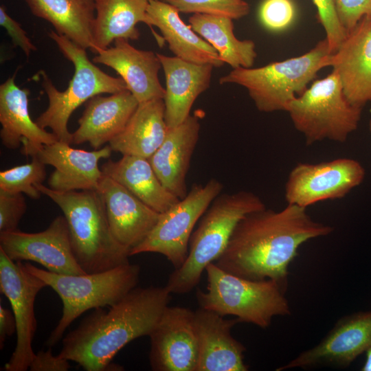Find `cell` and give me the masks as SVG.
<instances>
[{
    "label": "cell",
    "instance_id": "cell-40",
    "mask_svg": "<svg viewBox=\"0 0 371 371\" xmlns=\"http://www.w3.org/2000/svg\"><path fill=\"white\" fill-rule=\"evenodd\" d=\"M361 370L371 371V346L366 352V360Z\"/></svg>",
    "mask_w": 371,
    "mask_h": 371
},
{
    "label": "cell",
    "instance_id": "cell-8",
    "mask_svg": "<svg viewBox=\"0 0 371 371\" xmlns=\"http://www.w3.org/2000/svg\"><path fill=\"white\" fill-rule=\"evenodd\" d=\"M205 271L207 290L196 292L200 308L223 317L234 315L240 322L264 329L274 317L291 314L286 291L272 280L245 279L221 269L214 262L209 264Z\"/></svg>",
    "mask_w": 371,
    "mask_h": 371
},
{
    "label": "cell",
    "instance_id": "cell-41",
    "mask_svg": "<svg viewBox=\"0 0 371 371\" xmlns=\"http://www.w3.org/2000/svg\"><path fill=\"white\" fill-rule=\"evenodd\" d=\"M368 127H369V131H370V132L371 133V119L369 121Z\"/></svg>",
    "mask_w": 371,
    "mask_h": 371
},
{
    "label": "cell",
    "instance_id": "cell-13",
    "mask_svg": "<svg viewBox=\"0 0 371 371\" xmlns=\"http://www.w3.org/2000/svg\"><path fill=\"white\" fill-rule=\"evenodd\" d=\"M0 249L13 261L30 260L65 275L86 273L76 261L65 216H56L43 231L0 232Z\"/></svg>",
    "mask_w": 371,
    "mask_h": 371
},
{
    "label": "cell",
    "instance_id": "cell-24",
    "mask_svg": "<svg viewBox=\"0 0 371 371\" xmlns=\"http://www.w3.org/2000/svg\"><path fill=\"white\" fill-rule=\"evenodd\" d=\"M138 104L128 90L91 98L72 133L71 144L88 142L95 149L102 148L124 129Z\"/></svg>",
    "mask_w": 371,
    "mask_h": 371
},
{
    "label": "cell",
    "instance_id": "cell-1",
    "mask_svg": "<svg viewBox=\"0 0 371 371\" xmlns=\"http://www.w3.org/2000/svg\"><path fill=\"white\" fill-rule=\"evenodd\" d=\"M333 231L331 226L312 218L305 207L291 204L279 211L265 207L240 220L214 263L245 279L272 280L286 291L288 267L300 247Z\"/></svg>",
    "mask_w": 371,
    "mask_h": 371
},
{
    "label": "cell",
    "instance_id": "cell-19",
    "mask_svg": "<svg viewBox=\"0 0 371 371\" xmlns=\"http://www.w3.org/2000/svg\"><path fill=\"white\" fill-rule=\"evenodd\" d=\"M330 67L337 72L350 103L363 108L371 102V15L363 17L347 33L332 54Z\"/></svg>",
    "mask_w": 371,
    "mask_h": 371
},
{
    "label": "cell",
    "instance_id": "cell-32",
    "mask_svg": "<svg viewBox=\"0 0 371 371\" xmlns=\"http://www.w3.org/2000/svg\"><path fill=\"white\" fill-rule=\"evenodd\" d=\"M174 7L179 12L201 13L240 19L247 16L250 7L244 0H161Z\"/></svg>",
    "mask_w": 371,
    "mask_h": 371
},
{
    "label": "cell",
    "instance_id": "cell-14",
    "mask_svg": "<svg viewBox=\"0 0 371 371\" xmlns=\"http://www.w3.org/2000/svg\"><path fill=\"white\" fill-rule=\"evenodd\" d=\"M371 346V311L343 316L315 346L301 352L276 371L319 366L348 367Z\"/></svg>",
    "mask_w": 371,
    "mask_h": 371
},
{
    "label": "cell",
    "instance_id": "cell-9",
    "mask_svg": "<svg viewBox=\"0 0 371 371\" xmlns=\"http://www.w3.org/2000/svg\"><path fill=\"white\" fill-rule=\"evenodd\" d=\"M362 109L348 100L339 76L333 69L293 100L286 112L306 145H311L324 139L345 142L357 128Z\"/></svg>",
    "mask_w": 371,
    "mask_h": 371
},
{
    "label": "cell",
    "instance_id": "cell-18",
    "mask_svg": "<svg viewBox=\"0 0 371 371\" xmlns=\"http://www.w3.org/2000/svg\"><path fill=\"white\" fill-rule=\"evenodd\" d=\"M239 320L202 308L194 312V328L198 345L196 371H247L245 346L232 335Z\"/></svg>",
    "mask_w": 371,
    "mask_h": 371
},
{
    "label": "cell",
    "instance_id": "cell-20",
    "mask_svg": "<svg viewBox=\"0 0 371 371\" xmlns=\"http://www.w3.org/2000/svg\"><path fill=\"white\" fill-rule=\"evenodd\" d=\"M15 76L16 73L0 85V137L7 148L16 149L22 145L21 153L32 157L44 146L58 139L32 120L28 107L30 91L19 88Z\"/></svg>",
    "mask_w": 371,
    "mask_h": 371
},
{
    "label": "cell",
    "instance_id": "cell-7",
    "mask_svg": "<svg viewBox=\"0 0 371 371\" xmlns=\"http://www.w3.org/2000/svg\"><path fill=\"white\" fill-rule=\"evenodd\" d=\"M49 36L55 42L63 56L72 63L74 75L67 88L60 91L47 74L41 70V85L49 101L47 109L36 120L43 128H49L58 141L71 144L72 133L68 130V122L73 112L91 98L102 93H115L128 90L121 78L113 77L97 67L87 56L86 49L70 39L51 30Z\"/></svg>",
    "mask_w": 371,
    "mask_h": 371
},
{
    "label": "cell",
    "instance_id": "cell-29",
    "mask_svg": "<svg viewBox=\"0 0 371 371\" xmlns=\"http://www.w3.org/2000/svg\"><path fill=\"white\" fill-rule=\"evenodd\" d=\"M33 15L48 21L54 31L85 48L92 46L94 0H25Z\"/></svg>",
    "mask_w": 371,
    "mask_h": 371
},
{
    "label": "cell",
    "instance_id": "cell-38",
    "mask_svg": "<svg viewBox=\"0 0 371 371\" xmlns=\"http://www.w3.org/2000/svg\"><path fill=\"white\" fill-rule=\"evenodd\" d=\"M69 361L58 355H54L51 348L41 350L36 354L30 365L31 371H67L70 368Z\"/></svg>",
    "mask_w": 371,
    "mask_h": 371
},
{
    "label": "cell",
    "instance_id": "cell-30",
    "mask_svg": "<svg viewBox=\"0 0 371 371\" xmlns=\"http://www.w3.org/2000/svg\"><path fill=\"white\" fill-rule=\"evenodd\" d=\"M190 25L217 52L220 58L232 69L250 68L257 56L251 40H239L234 33L233 19L207 14L194 13Z\"/></svg>",
    "mask_w": 371,
    "mask_h": 371
},
{
    "label": "cell",
    "instance_id": "cell-12",
    "mask_svg": "<svg viewBox=\"0 0 371 371\" xmlns=\"http://www.w3.org/2000/svg\"><path fill=\"white\" fill-rule=\"evenodd\" d=\"M366 172L350 158L320 163H300L291 170L285 183L287 204L307 208L317 203L339 199L360 185Z\"/></svg>",
    "mask_w": 371,
    "mask_h": 371
},
{
    "label": "cell",
    "instance_id": "cell-17",
    "mask_svg": "<svg viewBox=\"0 0 371 371\" xmlns=\"http://www.w3.org/2000/svg\"><path fill=\"white\" fill-rule=\"evenodd\" d=\"M97 190L102 198L113 236L131 251L147 237L160 213L104 174Z\"/></svg>",
    "mask_w": 371,
    "mask_h": 371
},
{
    "label": "cell",
    "instance_id": "cell-6",
    "mask_svg": "<svg viewBox=\"0 0 371 371\" xmlns=\"http://www.w3.org/2000/svg\"><path fill=\"white\" fill-rule=\"evenodd\" d=\"M332 52L325 38L306 53L258 68L233 69L219 83L245 87L261 112L286 111L290 102L301 95L322 69L330 67Z\"/></svg>",
    "mask_w": 371,
    "mask_h": 371
},
{
    "label": "cell",
    "instance_id": "cell-4",
    "mask_svg": "<svg viewBox=\"0 0 371 371\" xmlns=\"http://www.w3.org/2000/svg\"><path fill=\"white\" fill-rule=\"evenodd\" d=\"M265 207L262 199L249 191L217 196L191 235L185 262L170 273L166 284L168 290L176 294L192 291L207 266L214 262L225 250L240 220L250 212Z\"/></svg>",
    "mask_w": 371,
    "mask_h": 371
},
{
    "label": "cell",
    "instance_id": "cell-36",
    "mask_svg": "<svg viewBox=\"0 0 371 371\" xmlns=\"http://www.w3.org/2000/svg\"><path fill=\"white\" fill-rule=\"evenodd\" d=\"M339 20L348 33L365 16L371 15V0H335Z\"/></svg>",
    "mask_w": 371,
    "mask_h": 371
},
{
    "label": "cell",
    "instance_id": "cell-16",
    "mask_svg": "<svg viewBox=\"0 0 371 371\" xmlns=\"http://www.w3.org/2000/svg\"><path fill=\"white\" fill-rule=\"evenodd\" d=\"M112 151L109 145L87 151L58 140L44 146L36 156L44 164L55 168L48 179L51 189L60 192L97 190L104 175L98 163L109 158Z\"/></svg>",
    "mask_w": 371,
    "mask_h": 371
},
{
    "label": "cell",
    "instance_id": "cell-37",
    "mask_svg": "<svg viewBox=\"0 0 371 371\" xmlns=\"http://www.w3.org/2000/svg\"><path fill=\"white\" fill-rule=\"evenodd\" d=\"M0 25L6 30L13 46L21 48L27 58L32 52L36 50L26 32L8 14L4 5L0 6Z\"/></svg>",
    "mask_w": 371,
    "mask_h": 371
},
{
    "label": "cell",
    "instance_id": "cell-3",
    "mask_svg": "<svg viewBox=\"0 0 371 371\" xmlns=\"http://www.w3.org/2000/svg\"><path fill=\"white\" fill-rule=\"evenodd\" d=\"M36 188L63 212L75 258L86 273L104 271L129 262L131 250L113 236L98 190L60 192L43 183Z\"/></svg>",
    "mask_w": 371,
    "mask_h": 371
},
{
    "label": "cell",
    "instance_id": "cell-26",
    "mask_svg": "<svg viewBox=\"0 0 371 371\" xmlns=\"http://www.w3.org/2000/svg\"><path fill=\"white\" fill-rule=\"evenodd\" d=\"M150 0H94L95 15L92 30V46L97 54L117 39L137 40L136 25L142 22L150 27L147 13Z\"/></svg>",
    "mask_w": 371,
    "mask_h": 371
},
{
    "label": "cell",
    "instance_id": "cell-2",
    "mask_svg": "<svg viewBox=\"0 0 371 371\" xmlns=\"http://www.w3.org/2000/svg\"><path fill=\"white\" fill-rule=\"evenodd\" d=\"M166 286L135 287L107 310L95 308L62 341L58 355L86 371L119 370L117 353L137 338L149 336L170 301Z\"/></svg>",
    "mask_w": 371,
    "mask_h": 371
},
{
    "label": "cell",
    "instance_id": "cell-25",
    "mask_svg": "<svg viewBox=\"0 0 371 371\" xmlns=\"http://www.w3.org/2000/svg\"><path fill=\"white\" fill-rule=\"evenodd\" d=\"M147 13L151 26L159 28L175 56L214 67L225 64L216 50L182 21L179 10L173 5L161 0H150Z\"/></svg>",
    "mask_w": 371,
    "mask_h": 371
},
{
    "label": "cell",
    "instance_id": "cell-28",
    "mask_svg": "<svg viewBox=\"0 0 371 371\" xmlns=\"http://www.w3.org/2000/svg\"><path fill=\"white\" fill-rule=\"evenodd\" d=\"M101 170L160 214L179 201L162 185L148 159L122 155L117 161L109 159Z\"/></svg>",
    "mask_w": 371,
    "mask_h": 371
},
{
    "label": "cell",
    "instance_id": "cell-39",
    "mask_svg": "<svg viewBox=\"0 0 371 371\" xmlns=\"http://www.w3.org/2000/svg\"><path fill=\"white\" fill-rule=\"evenodd\" d=\"M16 332V321L12 311L0 305V348L4 347L7 337Z\"/></svg>",
    "mask_w": 371,
    "mask_h": 371
},
{
    "label": "cell",
    "instance_id": "cell-35",
    "mask_svg": "<svg viewBox=\"0 0 371 371\" xmlns=\"http://www.w3.org/2000/svg\"><path fill=\"white\" fill-rule=\"evenodd\" d=\"M26 208L23 194L9 193L0 190V232L18 229Z\"/></svg>",
    "mask_w": 371,
    "mask_h": 371
},
{
    "label": "cell",
    "instance_id": "cell-27",
    "mask_svg": "<svg viewBox=\"0 0 371 371\" xmlns=\"http://www.w3.org/2000/svg\"><path fill=\"white\" fill-rule=\"evenodd\" d=\"M168 129L164 99L139 103L124 129L109 145L122 155L148 159L162 144Z\"/></svg>",
    "mask_w": 371,
    "mask_h": 371
},
{
    "label": "cell",
    "instance_id": "cell-31",
    "mask_svg": "<svg viewBox=\"0 0 371 371\" xmlns=\"http://www.w3.org/2000/svg\"><path fill=\"white\" fill-rule=\"evenodd\" d=\"M45 177V164L37 156H34L30 163L1 171L0 190L9 193L25 194L37 199L41 192L36 186L43 183Z\"/></svg>",
    "mask_w": 371,
    "mask_h": 371
},
{
    "label": "cell",
    "instance_id": "cell-11",
    "mask_svg": "<svg viewBox=\"0 0 371 371\" xmlns=\"http://www.w3.org/2000/svg\"><path fill=\"white\" fill-rule=\"evenodd\" d=\"M45 286L41 279L25 269L21 261L12 260L0 249V291L10 303L16 325V344L3 370H29L35 355L32 344L37 328L34 302Z\"/></svg>",
    "mask_w": 371,
    "mask_h": 371
},
{
    "label": "cell",
    "instance_id": "cell-23",
    "mask_svg": "<svg viewBox=\"0 0 371 371\" xmlns=\"http://www.w3.org/2000/svg\"><path fill=\"white\" fill-rule=\"evenodd\" d=\"M157 54L166 78L165 120L171 128L189 117L196 99L209 88L214 67Z\"/></svg>",
    "mask_w": 371,
    "mask_h": 371
},
{
    "label": "cell",
    "instance_id": "cell-22",
    "mask_svg": "<svg viewBox=\"0 0 371 371\" xmlns=\"http://www.w3.org/2000/svg\"><path fill=\"white\" fill-rule=\"evenodd\" d=\"M200 128L199 115H190L177 126L168 129L162 144L148 158L162 185L179 199L188 192L186 176Z\"/></svg>",
    "mask_w": 371,
    "mask_h": 371
},
{
    "label": "cell",
    "instance_id": "cell-10",
    "mask_svg": "<svg viewBox=\"0 0 371 371\" xmlns=\"http://www.w3.org/2000/svg\"><path fill=\"white\" fill-rule=\"evenodd\" d=\"M223 188V185L214 178L204 184L192 185L183 199L160 214L147 237L131 249V256L157 253L164 255L175 269L180 267L188 256L196 223Z\"/></svg>",
    "mask_w": 371,
    "mask_h": 371
},
{
    "label": "cell",
    "instance_id": "cell-15",
    "mask_svg": "<svg viewBox=\"0 0 371 371\" xmlns=\"http://www.w3.org/2000/svg\"><path fill=\"white\" fill-rule=\"evenodd\" d=\"M149 337L153 370L196 371L198 345L194 311L168 306Z\"/></svg>",
    "mask_w": 371,
    "mask_h": 371
},
{
    "label": "cell",
    "instance_id": "cell-33",
    "mask_svg": "<svg viewBox=\"0 0 371 371\" xmlns=\"http://www.w3.org/2000/svg\"><path fill=\"white\" fill-rule=\"evenodd\" d=\"M296 10L292 0H263L258 17L268 30L280 32L289 28L295 19Z\"/></svg>",
    "mask_w": 371,
    "mask_h": 371
},
{
    "label": "cell",
    "instance_id": "cell-5",
    "mask_svg": "<svg viewBox=\"0 0 371 371\" xmlns=\"http://www.w3.org/2000/svg\"><path fill=\"white\" fill-rule=\"evenodd\" d=\"M23 266L51 287L62 301V315L45 342L49 348L54 346L71 323L85 312L109 307L122 300L137 287L140 274V267L130 262L104 271L80 275L59 274L29 262L23 263Z\"/></svg>",
    "mask_w": 371,
    "mask_h": 371
},
{
    "label": "cell",
    "instance_id": "cell-21",
    "mask_svg": "<svg viewBox=\"0 0 371 371\" xmlns=\"http://www.w3.org/2000/svg\"><path fill=\"white\" fill-rule=\"evenodd\" d=\"M113 43V47L100 50L93 62L114 69L139 103L164 99L166 90L159 79L161 64L157 53L138 49L124 39Z\"/></svg>",
    "mask_w": 371,
    "mask_h": 371
},
{
    "label": "cell",
    "instance_id": "cell-34",
    "mask_svg": "<svg viewBox=\"0 0 371 371\" xmlns=\"http://www.w3.org/2000/svg\"><path fill=\"white\" fill-rule=\"evenodd\" d=\"M317 8V18L324 27L331 52L335 53L347 36L336 12L335 0H312Z\"/></svg>",
    "mask_w": 371,
    "mask_h": 371
}]
</instances>
